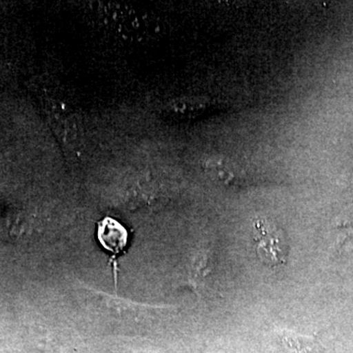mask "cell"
Segmentation results:
<instances>
[{
    "mask_svg": "<svg viewBox=\"0 0 353 353\" xmlns=\"http://www.w3.org/2000/svg\"><path fill=\"white\" fill-rule=\"evenodd\" d=\"M253 241L260 261L270 268L287 264L290 245L284 230L268 218L259 217L253 221Z\"/></svg>",
    "mask_w": 353,
    "mask_h": 353,
    "instance_id": "1",
    "label": "cell"
},
{
    "mask_svg": "<svg viewBox=\"0 0 353 353\" xmlns=\"http://www.w3.org/2000/svg\"><path fill=\"white\" fill-rule=\"evenodd\" d=\"M206 170L223 185H234L240 183L241 172L236 163L228 157H210L205 162Z\"/></svg>",
    "mask_w": 353,
    "mask_h": 353,
    "instance_id": "5",
    "label": "cell"
},
{
    "mask_svg": "<svg viewBox=\"0 0 353 353\" xmlns=\"http://www.w3.org/2000/svg\"><path fill=\"white\" fill-rule=\"evenodd\" d=\"M278 338L283 353H321V347L315 336L280 329Z\"/></svg>",
    "mask_w": 353,
    "mask_h": 353,
    "instance_id": "4",
    "label": "cell"
},
{
    "mask_svg": "<svg viewBox=\"0 0 353 353\" xmlns=\"http://www.w3.org/2000/svg\"><path fill=\"white\" fill-rule=\"evenodd\" d=\"M97 236L102 246L115 254H118L126 248V229L112 218H105L99 223Z\"/></svg>",
    "mask_w": 353,
    "mask_h": 353,
    "instance_id": "3",
    "label": "cell"
},
{
    "mask_svg": "<svg viewBox=\"0 0 353 353\" xmlns=\"http://www.w3.org/2000/svg\"><path fill=\"white\" fill-rule=\"evenodd\" d=\"M214 272L212 259L205 250L197 253L190 265L189 284L197 294H201L208 292L210 296L213 292L210 289L212 287V275Z\"/></svg>",
    "mask_w": 353,
    "mask_h": 353,
    "instance_id": "2",
    "label": "cell"
}]
</instances>
